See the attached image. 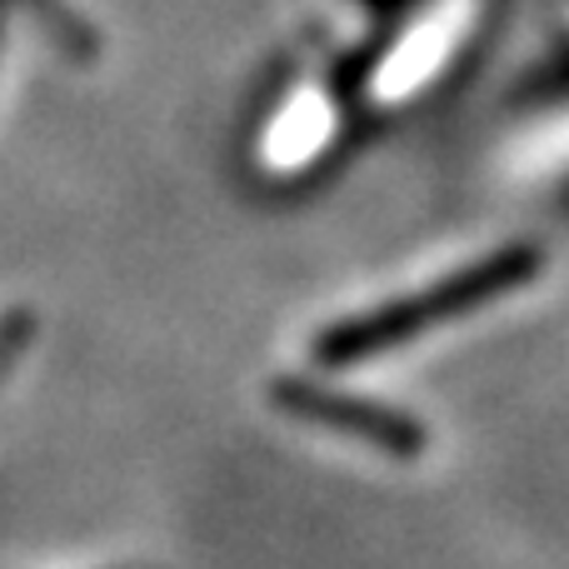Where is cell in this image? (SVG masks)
I'll list each match as a JSON object with an SVG mask.
<instances>
[{
    "label": "cell",
    "mask_w": 569,
    "mask_h": 569,
    "mask_svg": "<svg viewBox=\"0 0 569 569\" xmlns=\"http://www.w3.org/2000/svg\"><path fill=\"white\" fill-rule=\"evenodd\" d=\"M276 405L305 425H325V430L355 435V440H375L395 455L420 450V430H415L410 420H400V415H390V410H375V405H365V400H350V395L320 390V385H310V380H280Z\"/></svg>",
    "instance_id": "7a4b0ae2"
},
{
    "label": "cell",
    "mask_w": 569,
    "mask_h": 569,
    "mask_svg": "<svg viewBox=\"0 0 569 569\" xmlns=\"http://www.w3.org/2000/svg\"><path fill=\"white\" fill-rule=\"evenodd\" d=\"M530 270H535V256L525 260V250H510V256H495V260H485V266H470L465 276L435 284L425 300L385 305V310H370V315H360V320H345V325H335V330H325L320 360L325 365H350V360H360V355L390 350V345L410 340V330H420L425 320L470 310V305L490 300V295L505 290V284L525 280Z\"/></svg>",
    "instance_id": "6da1fadb"
}]
</instances>
